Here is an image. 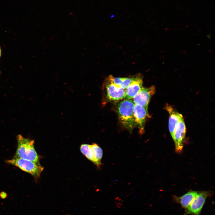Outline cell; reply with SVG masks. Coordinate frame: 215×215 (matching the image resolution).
<instances>
[{"mask_svg": "<svg viewBox=\"0 0 215 215\" xmlns=\"http://www.w3.org/2000/svg\"><path fill=\"white\" fill-rule=\"evenodd\" d=\"M108 79L117 86L126 89L132 82L134 78L114 77L110 75Z\"/></svg>", "mask_w": 215, "mask_h": 215, "instance_id": "cell-12", "label": "cell"}, {"mask_svg": "<svg viewBox=\"0 0 215 215\" xmlns=\"http://www.w3.org/2000/svg\"><path fill=\"white\" fill-rule=\"evenodd\" d=\"M133 113L135 126L139 128L141 133H143L146 119L149 116L148 109L135 104Z\"/></svg>", "mask_w": 215, "mask_h": 215, "instance_id": "cell-8", "label": "cell"}, {"mask_svg": "<svg viewBox=\"0 0 215 215\" xmlns=\"http://www.w3.org/2000/svg\"><path fill=\"white\" fill-rule=\"evenodd\" d=\"M143 87L142 79L138 77L134 78L132 82L125 89V99H133Z\"/></svg>", "mask_w": 215, "mask_h": 215, "instance_id": "cell-10", "label": "cell"}, {"mask_svg": "<svg viewBox=\"0 0 215 215\" xmlns=\"http://www.w3.org/2000/svg\"><path fill=\"white\" fill-rule=\"evenodd\" d=\"M6 162L30 173L36 179L40 177L44 169L40 165H38L31 161L22 158H13L7 160Z\"/></svg>", "mask_w": 215, "mask_h": 215, "instance_id": "cell-3", "label": "cell"}, {"mask_svg": "<svg viewBox=\"0 0 215 215\" xmlns=\"http://www.w3.org/2000/svg\"><path fill=\"white\" fill-rule=\"evenodd\" d=\"M135 104L131 99H125L118 105L117 110L120 120L123 126L131 130L135 127L133 109Z\"/></svg>", "mask_w": 215, "mask_h": 215, "instance_id": "cell-2", "label": "cell"}, {"mask_svg": "<svg viewBox=\"0 0 215 215\" xmlns=\"http://www.w3.org/2000/svg\"><path fill=\"white\" fill-rule=\"evenodd\" d=\"M80 149L82 153L89 160L93 163L94 159L93 152L91 147V145L87 144H83L80 146Z\"/></svg>", "mask_w": 215, "mask_h": 215, "instance_id": "cell-14", "label": "cell"}, {"mask_svg": "<svg viewBox=\"0 0 215 215\" xmlns=\"http://www.w3.org/2000/svg\"><path fill=\"white\" fill-rule=\"evenodd\" d=\"M186 132V128L183 116L180 119L176 128L173 140L176 152L181 153L183 146V142Z\"/></svg>", "mask_w": 215, "mask_h": 215, "instance_id": "cell-5", "label": "cell"}, {"mask_svg": "<svg viewBox=\"0 0 215 215\" xmlns=\"http://www.w3.org/2000/svg\"><path fill=\"white\" fill-rule=\"evenodd\" d=\"M105 87L107 98L109 100L116 101L122 100L125 98V89L117 86L108 78Z\"/></svg>", "mask_w": 215, "mask_h": 215, "instance_id": "cell-6", "label": "cell"}, {"mask_svg": "<svg viewBox=\"0 0 215 215\" xmlns=\"http://www.w3.org/2000/svg\"><path fill=\"white\" fill-rule=\"evenodd\" d=\"M94 159V164L98 167L101 165V160L103 156V150L101 147L96 143L91 145Z\"/></svg>", "mask_w": 215, "mask_h": 215, "instance_id": "cell-13", "label": "cell"}, {"mask_svg": "<svg viewBox=\"0 0 215 215\" xmlns=\"http://www.w3.org/2000/svg\"><path fill=\"white\" fill-rule=\"evenodd\" d=\"M198 194L196 191H191L180 197H176V199L182 206L187 209Z\"/></svg>", "mask_w": 215, "mask_h": 215, "instance_id": "cell-11", "label": "cell"}, {"mask_svg": "<svg viewBox=\"0 0 215 215\" xmlns=\"http://www.w3.org/2000/svg\"><path fill=\"white\" fill-rule=\"evenodd\" d=\"M165 108L169 114L168 127L171 134L173 139L174 133L176 125L182 116L169 105H167Z\"/></svg>", "mask_w": 215, "mask_h": 215, "instance_id": "cell-9", "label": "cell"}, {"mask_svg": "<svg viewBox=\"0 0 215 215\" xmlns=\"http://www.w3.org/2000/svg\"><path fill=\"white\" fill-rule=\"evenodd\" d=\"M155 87L152 86L148 87H143L133 98L134 104L148 109L149 103L151 97L155 93Z\"/></svg>", "mask_w": 215, "mask_h": 215, "instance_id": "cell-4", "label": "cell"}, {"mask_svg": "<svg viewBox=\"0 0 215 215\" xmlns=\"http://www.w3.org/2000/svg\"><path fill=\"white\" fill-rule=\"evenodd\" d=\"M208 193L202 191L198 194L189 207L186 209L187 213L199 215L208 196Z\"/></svg>", "mask_w": 215, "mask_h": 215, "instance_id": "cell-7", "label": "cell"}, {"mask_svg": "<svg viewBox=\"0 0 215 215\" xmlns=\"http://www.w3.org/2000/svg\"><path fill=\"white\" fill-rule=\"evenodd\" d=\"M1 48H0V57L1 56Z\"/></svg>", "mask_w": 215, "mask_h": 215, "instance_id": "cell-15", "label": "cell"}, {"mask_svg": "<svg viewBox=\"0 0 215 215\" xmlns=\"http://www.w3.org/2000/svg\"><path fill=\"white\" fill-rule=\"evenodd\" d=\"M17 147L14 158H22L40 165L39 157L34 147V141L25 138L21 135L17 136Z\"/></svg>", "mask_w": 215, "mask_h": 215, "instance_id": "cell-1", "label": "cell"}]
</instances>
